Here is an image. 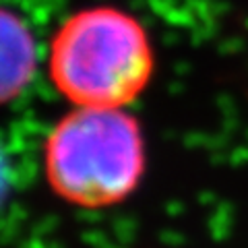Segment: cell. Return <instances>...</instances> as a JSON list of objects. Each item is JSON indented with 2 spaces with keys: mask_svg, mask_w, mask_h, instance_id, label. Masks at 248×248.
<instances>
[{
  "mask_svg": "<svg viewBox=\"0 0 248 248\" xmlns=\"http://www.w3.org/2000/svg\"><path fill=\"white\" fill-rule=\"evenodd\" d=\"M145 170V135L126 108L73 106L42 147V172L52 195L87 211L126 203Z\"/></svg>",
  "mask_w": 248,
  "mask_h": 248,
  "instance_id": "1",
  "label": "cell"
},
{
  "mask_svg": "<svg viewBox=\"0 0 248 248\" xmlns=\"http://www.w3.org/2000/svg\"><path fill=\"white\" fill-rule=\"evenodd\" d=\"M155 56L145 27L114 6L68 17L52 37L48 75L77 108H128L147 89Z\"/></svg>",
  "mask_w": 248,
  "mask_h": 248,
  "instance_id": "2",
  "label": "cell"
},
{
  "mask_svg": "<svg viewBox=\"0 0 248 248\" xmlns=\"http://www.w3.org/2000/svg\"><path fill=\"white\" fill-rule=\"evenodd\" d=\"M37 71V42L27 23L0 6V106L21 97Z\"/></svg>",
  "mask_w": 248,
  "mask_h": 248,
  "instance_id": "3",
  "label": "cell"
}]
</instances>
